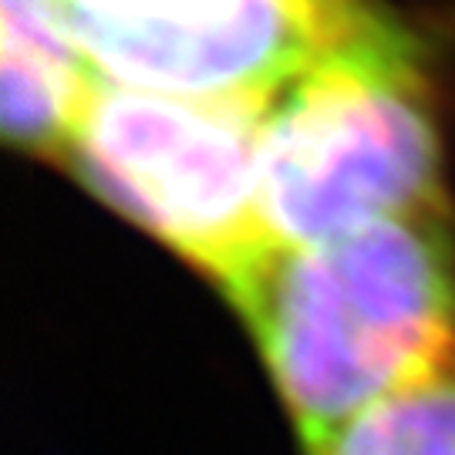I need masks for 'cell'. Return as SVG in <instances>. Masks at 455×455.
<instances>
[{
	"label": "cell",
	"mask_w": 455,
	"mask_h": 455,
	"mask_svg": "<svg viewBox=\"0 0 455 455\" xmlns=\"http://www.w3.org/2000/svg\"><path fill=\"white\" fill-rule=\"evenodd\" d=\"M95 84L65 0H0V129L7 146L65 163Z\"/></svg>",
	"instance_id": "5"
},
{
	"label": "cell",
	"mask_w": 455,
	"mask_h": 455,
	"mask_svg": "<svg viewBox=\"0 0 455 455\" xmlns=\"http://www.w3.org/2000/svg\"><path fill=\"white\" fill-rule=\"evenodd\" d=\"M270 101L98 82L61 165L101 206L227 297L274 250L260 210Z\"/></svg>",
	"instance_id": "3"
},
{
	"label": "cell",
	"mask_w": 455,
	"mask_h": 455,
	"mask_svg": "<svg viewBox=\"0 0 455 455\" xmlns=\"http://www.w3.org/2000/svg\"><path fill=\"white\" fill-rule=\"evenodd\" d=\"M98 82L182 98H276L381 17L374 0H65Z\"/></svg>",
	"instance_id": "4"
},
{
	"label": "cell",
	"mask_w": 455,
	"mask_h": 455,
	"mask_svg": "<svg viewBox=\"0 0 455 455\" xmlns=\"http://www.w3.org/2000/svg\"><path fill=\"white\" fill-rule=\"evenodd\" d=\"M304 455H455V364L374 402Z\"/></svg>",
	"instance_id": "6"
},
{
	"label": "cell",
	"mask_w": 455,
	"mask_h": 455,
	"mask_svg": "<svg viewBox=\"0 0 455 455\" xmlns=\"http://www.w3.org/2000/svg\"><path fill=\"white\" fill-rule=\"evenodd\" d=\"M270 246H310L381 220L452 210L449 139L425 44L381 11L270 101L260 139Z\"/></svg>",
	"instance_id": "2"
},
{
	"label": "cell",
	"mask_w": 455,
	"mask_h": 455,
	"mask_svg": "<svg viewBox=\"0 0 455 455\" xmlns=\"http://www.w3.org/2000/svg\"><path fill=\"white\" fill-rule=\"evenodd\" d=\"M227 304L307 449L455 364V210L274 246Z\"/></svg>",
	"instance_id": "1"
}]
</instances>
